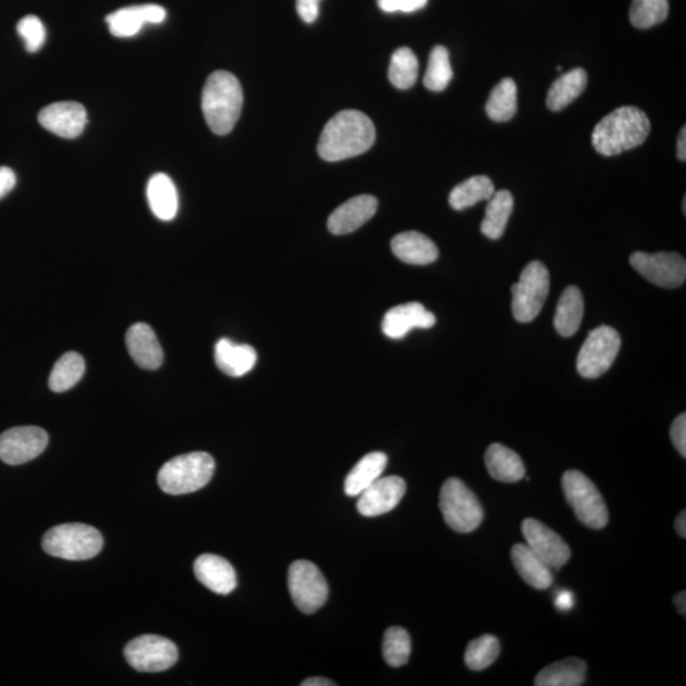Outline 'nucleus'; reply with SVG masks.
<instances>
[{
    "label": "nucleus",
    "mask_w": 686,
    "mask_h": 686,
    "mask_svg": "<svg viewBox=\"0 0 686 686\" xmlns=\"http://www.w3.org/2000/svg\"><path fill=\"white\" fill-rule=\"evenodd\" d=\"M453 79L449 51L444 46L438 45L431 50L429 64L424 78V84L432 92L444 91Z\"/></svg>",
    "instance_id": "c9c22d12"
},
{
    "label": "nucleus",
    "mask_w": 686,
    "mask_h": 686,
    "mask_svg": "<svg viewBox=\"0 0 686 686\" xmlns=\"http://www.w3.org/2000/svg\"><path fill=\"white\" fill-rule=\"evenodd\" d=\"M147 197L150 209L158 219L169 222L176 218L178 211V194L171 177L157 173L150 178L147 186Z\"/></svg>",
    "instance_id": "a878e982"
},
{
    "label": "nucleus",
    "mask_w": 686,
    "mask_h": 686,
    "mask_svg": "<svg viewBox=\"0 0 686 686\" xmlns=\"http://www.w3.org/2000/svg\"><path fill=\"white\" fill-rule=\"evenodd\" d=\"M651 121L645 112L634 106H622L610 112L595 126L592 145L605 157L628 152L646 142Z\"/></svg>",
    "instance_id": "f03ea898"
},
{
    "label": "nucleus",
    "mask_w": 686,
    "mask_h": 686,
    "mask_svg": "<svg viewBox=\"0 0 686 686\" xmlns=\"http://www.w3.org/2000/svg\"><path fill=\"white\" fill-rule=\"evenodd\" d=\"M412 643L410 634L401 627L387 629L383 638V656L387 664L401 667L410 660Z\"/></svg>",
    "instance_id": "58836bf2"
},
{
    "label": "nucleus",
    "mask_w": 686,
    "mask_h": 686,
    "mask_svg": "<svg viewBox=\"0 0 686 686\" xmlns=\"http://www.w3.org/2000/svg\"><path fill=\"white\" fill-rule=\"evenodd\" d=\"M587 665L577 657L554 662L539 671L534 684L537 686H581L585 684Z\"/></svg>",
    "instance_id": "cd10ccee"
},
{
    "label": "nucleus",
    "mask_w": 686,
    "mask_h": 686,
    "mask_svg": "<svg viewBox=\"0 0 686 686\" xmlns=\"http://www.w3.org/2000/svg\"><path fill=\"white\" fill-rule=\"evenodd\" d=\"M675 529H676V533L679 534V537L686 538V511L685 510L681 511L678 518H676Z\"/></svg>",
    "instance_id": "de8ad7c7"
},
{
    "label": "nucleus",
    "mask_w": 686,
    "mask_h": 686,
    "mask_svg": "<svg viewBox=\"0 0 686 686\" xmlns=\"http://www.w3.org/2000/svg\"><path fill=\"white\" fill-rule=\"evenodd\" d=\"M375 126L363 112L345 110L323 129L318 154L323 161L341 162L364 154L375 143Z\"/></svg>",
    "instance_id": "f257e3e1"
},
{
    "label": "nucleus",
    "mask_w": 686,
    "mask_h": 686,
    "mask_svg": "<svg viewBox=\"0 0 686 686\" xmlns=\"http://www.w3.org/2000/svg\"><path fill=\"white\" fill-rule=\"evenodd\" d=\"M215 462L204 451L183 454L163 465L158 473V485L168 495H187L201 490L214 476Z\"/></svg>",
    "instance_id": "20e7f679"
},
{
    "label": "nucleus",
    "mask_w": 686,
    "mask_h": 686,
    "mask_svg": "<svg viewBox=\"0 0 686 686\" xmlns=\"http://www.w3.org/2000/svg\"><path fill=\"white\" fill-rule=\"evenodd\" d=\"M445 523L458 533H472L485 518L481 502L459 478L446 479L440 491Z\"/></svg>",
    "instance_id": "423d86ee"
},
{
    "label": "nucleus",
    "mask_w": 686,
    "mask_h": 686,
    "mask_svg": "<svg viewBox=\"0 0 686 686\" xmlns=\"http://www.w3.org/2000/svg\"><path fill=\"white\" fill-rule=\"evenodd\" d=\"M485 460L488 473L496 481L514 483L525 477V464L520 455L504 445L492 444Z\"/></svg>",
    "instance_id": "393cba45"
},
{
    "label": "nucleus",
    "mask_w": 686,
    "mask_h": 686,
    "mask_svg": "<svg viewBox=\"0 0 686 686\" xmlns=\"http://www.w3.org/2000/svg\"><path fill=\"white\" fill-rule=\"evenodd\" d=\"M102 547L101 533L86 524L54 526L42 539V548L46 553L67 561H86L96 557Z\"/></svg>",
    "instance_id": "39448f33"
},
{
    "label": "nucleus",
    "mask_w": 686,
    "mask_h": 686,
    "mask_svg": "<svg viewBox=\"0 0 686 686\" xmlns=\"http://www.w3.org/2000/svg\"><path fill=\"white\" fill-rule=\"evenodd\" d=\"M288 584L296 608L305 614L316 613L328 599V584L314 563L300 559L289 568Z\"/></svg>",
    "instance_id": "9d476101"
},
{
    "label": "nucleus",
    "mask_w": 686,
    "mask_h": 686,
    "mask_svg": "<svg viewBox=\"0 0 686 686\" xmlns=\"http://www.w3.org/2000/svg\"><path fill=\"white\" fill-rule=\"evenodd\" d=\"M620 343L619 333L612 327L601 326L591 331L577 356V370L582 377L599 378L612 368Z\"/></svg>",
    "instance_id": "1a4fd4ad"
},
{
    "label": "nucleus",
    "mask_w": 686,
    "mask_h": 686,
    "mask_svg": "<svg viewBox=\"0 0 686 686\" xmlns=\"http://www.w3.org/2000/svg\"><path fill=\"white\" fill-rule=\"evenodd\" d=\"M514 210V197L507 190L495 191L488 200L485 219L481 224V232L487 238L496 241L504 236L507 223Z\"/></svg>",
    "instance_id": "c756f323"
},
{
    "label": "nucleus",
    "mask_w": 686,
    "mask_h": 686,
    "mask_svg": "<svg viewBox=\"0 0 686 686\" xmlns=\"http://www.w3.org/2000/svg\"><path fill=\"white\" fill-rule=\"evenodd\" d=\"M126 346L136 365L147 370L161 368L163 350L152 327L145 323H135L126 333Z\"/></svg>",
    "instance_id": "412c9836"
},
{
    "label": "nucleus",
    "mask_w": 686,
    "mask_h": 686,
    "mask_svg": "<svg viewBox=\"0 0 686 686\" xmlns=\"http://www.w3.org/2000/svg\"><path fill=\"white\" fill-rule=\"evenodd\" d=\"M495 194V185L487 176H474L460 183L450 192L449 204L454 210L472 208L478 202L490 200Z\"/></svg>",
    "instance_id": "2f4dec72"
},
{
    "label": "nucleus",
    "mask_w": 686,
    "mask_h": 686,
    "mask_svg": "<svg viewBox=\"0 0 686 686\" xmlns=\"http://www.w3.org/2000/svg\"><path fill=\"white\" fill-rule=\"evenodd\" d=\"M511 558L516 571L526 584L537 590H545L553 584L552 568L540 559L526 544H515Z\"/></svg>",
    "instance_id": "b1692460"
},
{
    "label": "nucleus",
    "mask_w": 686,
    "mask_h": 686,
    "mask_svg": "<svg viewBox=\"0 0 686 686\" xmlns=\"http://www.w3.org/2000/svg\"><path fill=\"white\" fill-rule=\"evenodd\" d=\"M42 128L64 139L83 134L88 124L86 107L78 102H58L42 108L39 114Z\"/></svg>",
    "instance_id": "dca6fc26"
},
{
    "label": "nucleus",
    "mask_w": 686,
    "mask_h": 686,
    "mask_svg": "<svg viewBox=\"0 0 686 686\" xmlns=\"http://www.w3.org/2000/svg\"><path fill=\"white\" fill-rule=\"evenodd\" d=\"M48 444V432L41 427H13L0 435V459L9 465L25 464L44 453Z\"/></svg>",
    "instance_id": "ddd939ff"
},
{
    "label": "nucleus",
    "mask_w": 686,
    "mask_h": 686,
    "mask_svg": "<svg viewBox=\"0 0 686 686\" xmlns=\"http://www.w3.org/2000/svg\"><path fill=\"white\" fill-rule=\"evenodd\" d=\"M584 317V296L576 286H568L559 299L554 327L559 335L571 337L575 335L581 326Z\"/></svg>",
    "instance_id": "c85d7f7f"
},
{
    "label": "nucleus",
    "mask_w": 686,
    "mask_h": 686,
    "mask_svg": "<svg viewBox=\"0 0 686 686\" xmlns=\"http://www.w3.org/2000/svg\"><path fill=\"white\" fill-rule=\"evenodd\" d=\"M388 458L382 451H374L365 455L359 463L351 469L345 479V493L349 497H357L370 485H373L387 467Z\"/></svg>",
    "instance_id": "bb28decb"
},
{
    "label": "nucleus",
    "mask_w": 686,
    "mask_h": 686,
    "mask_svg": "<svg viewBox=\"0 0 686 686\" xmlns=\"http://www.w3.org/2000/svg\"><path fill=\"white\" fill-rule=\"evenodd\" d=\"M563 493L577 519L587 528L603 529L609 521L608 507L598 488L579 471H568L562 478Z\"/></svg>",
    "instance_id": "0eeeda50"
},
{
    "label": "nucleus",
    "mask_w": 686,
    "mask_h": 686,
    "mask_svg": "<svg viewBox=\"0 0 686 686\" xmlns=\"http://www.w3.org/2000/svg\"><path fill=\"white\" fill-rule=\"evenodd\" d=\"M389 81L398 89L415 86L418 78V60L411 49L401 48L393 54L389 65Z\"/></svg>",
    "instance_id": "f704fd0d"
},
{
    "label": "nucleus",
    "mask_w": 686,
    "mask_h": 686,
    "mask_svg": "<svg viewBox=\"0 0 686 686\" xmlns=\"http://www.w3.org/2000/svg\"><path fill=\"white\" fill-rule=\"evenodd\" d=\"M670 438L673 440L676 450L679 451L681 457H686V416L681 413L675 418L670 429Z\"/></svg>",
    "instance_id": "79ce46f5"
},
{
    "label": "nucleus",
    "mask_w": 686,
    "mask_h": 686,
    "mask_svg": "<svg viewBox=\"0 0 686 686\" xmlns=\"http://www.w3.org/2000/svg\"><path fill=\"white\" fill-rule=\"evenodd\" d=\"M321 0H296V11L305 23L316 22Z\"/></svg>",
    "instance_id": "37998d69"
},
{
    "label": "nucleus",
    "mask_w": 686,
    "mask_h": 686,
    "mask_svg": "<svg viewBox=\"0 0 686 686\" xmlns=\"http://www.w3.org/2000/svg\"><path fill=\"white\" fill-rule=\"evenodd\" d=\"M629 262L639 275L665 289H676L686 279L685 258L675 252L633 253Z\"/></svg>",
    "instance_id": "f8f14e48"
},
{
    "label": "nucleus",
    "mask_w": 686,
    "mask_h": 686,
    "mask_svg": "<svg viewBox=\"0 0 686 686\" xmlns=\"http://www.w3.org/2000/svg\"><path fill=\"white\" fill-rule=\"evenodd\" d=\"M518 111V88L516 83L510 78L502 79L495 88L492 89L491 96L488 98L486 112L491 120L497 122L509 121Z\"/></svg>",
    "instance_id": "473e14b6"
},
{
    "label": "nucleus",
    "mask_w": 686,
    "mask_h": 686,
    "mask_svg": "<svg viewBox=\"0 0 686 686\" xmlns=\"http://www.w3.org/2000/svg\"><path fill=\"white\" fill-rule=\"evenodd\" d=\"M86 363L78 352H67L54 365L49 378V387L55 393L72 389L83 378Z\"/></svg>",
    "instance_id": "72a5a7b5"
},
{
    "label": "nucleus",
    "mask_w": 686,
    "mask_h": 686,
    "mask_svg": "<svg viewBox=\"0 0 686 686\" xmlns=\"http://www.w3.org/2000/svg\"><path fill=\"white\" fill-rule=\"evenodd\" d=\"M201 106L210 130L216 135L229 134L242 112L241 83L224 70L211 74L202 91Z\"/></svg>",
    "instance_id": "7ed1b4c3"
},
{
    "label": "nucleus",
    "mask_w": 686,
    "mask_h": 686,
    "mask_svg": "<svg viewBox=\"0 0 686 686\" xmlns=\"http://www.w3.org/2000/svg\"><path fill=\"white\" fill-rule=\"evenodd\" d=\"M166 17V9L162 6L144 4V6L121 8L107 16L106 22L112 35L125 39V37L138 35L145 23L159 25L166 20Z\"/></svg>",
    "instance_id": "6ab92c4d"
},
{
    "label": "nucleus",
    "mask_w": 686,
    "mask_h": 686,
    "mask_svg": "<svg viewBox=\"0 0 686 686\" xmlns=\"http://www.w3.org/2000/svg\"><path fill=\"white\" fill-rule=\"evenodd\" d=\"M394 256L408 265L424 266L438 260L439 249L429 237L415 230L398 234L393 238Z\"/></svg>",
    "instance_id": "4be33fe9"
},
{
    "label": "nucleus",
    "mask_w": 686,
    "mask_h": 686,
    "mask_svg": "<svg viewBox=\"0 0 686 686\" xmlns=\"http://www.w3.org/2000/svg\"><path fill=\"white\" fill-rule=\"evenodd\" d=\"M196 579L219 595H228L237 587V573L227 559L202 554L194 565Z\"/></svg>",
    "instance_id": "aec40b11"
},
{
    "label": "nucleus",
    "mask_w": 686,
    "mask_h": 686,
    "mask_svg": "<svg viewBox=\"0 0 686 686\" xmlns=\"http://www.w3.org/2000/svg\"><path fill=\"white\" fill-rule=\"evenodd\" d=\"M521 530H523L526 545L549 567L559 570L570 561V547L549 526L530 518L523 521Z\"/></svg>",
    "instance_id": "4468645a"
},
{
    "label": "nucleus",
    "mask_w": 686,
    "mask_h": 686,
    "mask_svg": "<svg viewBox=\"0 0 686 686\" xmlns=\"http://www.w3.org/2000/svg\"><path fill=\"white\" fill-rule=\"evenodd\" d=\"M406 493V482L397 476L380 477L361 492L357 500V510L365 518H377L396 509Z\"/></svg>",
    "instance_id": "2eb2a0df"
},
{
    "label": "nucleus",
    "mask_w": 686,
    "mask_h": 686,
    "mask_svg": "<svg viewBox=\"0 0 686 686\" xmlns=\"http://www.w3.org/2000/svg\"><path fill=\"white\" fill-rule=\"evenodd\" d=\"M17 178L11 168L0 167V199L7 196L16 186Z\"/></svg>",
    "instance_id": "c03bdc74"
},
{
    "label": "nucleus",
    "mask_w": 686,
    "mask_h": 686,
    "mask_svg": "<svg viewBox=\"0 0 686 686\" xmlns=\"http://www.w3.org/2000/svg\"><path fill=\"white\" fill-rule=\"evenodd\" d=\"M302 686H335L336 683H333V681L324 679V678H310L307 680H304Z\"/></svg>",
    "instance_id": "09e8293b"
},
{
    "label": "nucleus",
    "mask_w": 686,
    "mask_h": 686,
    "mask_svg": "<svg viewBox=\"0 0 686 686\" xmlns=\"http://www.w3.org/2000/svg\"><path fill=\"white\" fill-rule=\"evenodd\" d=\"M669 16V0H633L629 21L641 30L664 22Z\"/></svg>",
    "instance_id": "4c0bfd02"
},
{
    "label": "nucleus",
    "mask_w": 686,
    "mask_h": 686,
    "mask_svg": "<svg viewBox=\"0 0 686 686\" xmlns=\"http://www.w3.org/2000/svg\"><path fill=\"white\" fill-rule=\"evenodd\" d=\"M685 204H686V200L684 199V201H683V211H684V214H685Z\"/></svg>",
    "instance_id": "3c124183"
},
{
    "label": "nucleus",
    "mask_w": 686,
    "mask_h": 686,
    "mask_svg": "<svg viewBox=\"0 0 686 686\" xmlns=\"http://www.w3.org/2000/svg\"><path fill=\"white\" fill-rule=\"evenodd\" d=\"M674 604L676 606V609H678V612L680 614L685 615V610H686V592L685 591H680L678 594L674 596Z\"/></svg>",
    "instance_id": "8fccbe9b"
},
{
    "label": "nucleus",
    "mask_w": 686,
    "mask_h": 686,
    "mask_svg": "<svg viewBox=\"0 0 686 686\" xmlns=\"http://www.w3.org/2000/svg\"><path fill=\"white\" fill-rule=\"evenodd\" d=\"M378 200L374 196L352 197L337 208L328 219V230L335 236H345L363 227L377 213Z\"/></svg>",
    "instance_id": "a211bd4d"
},
{
    "label": "nucleus",
    "mask_w": 686,
    "mask_h": 686,
    "mask_svg": "<svg viewBox=\"0 0 686 686\" xmlns=\"http://www.w3.org/2000/svg\"><path fill=\"white\" fill-rule=\"evenodd\" d=\"M500 656V642L492 634L473 639L465 651V665L473 671H482L490 667Z\"/></svg>",
    "instance_id": "e433bc0d"
},
{
    "label": "nucleus",
    "mask_w": 686,
    "mask_h": 686,
    "mask_svg": "<svg viewBox=\"0 0 686 686\" xmlns=\"http://www.w3.org/2000/svg\"><path fill=\"white\" fill-rule=\"evenodd\" d=\"M551 288V277L542 262L533 261L521 272L519 283L512 285V314L516 321L529 323L539 316Z\"/></svg>",
    "instance_id": "6e6552de"
},
{
    "label": "nucleus",
    "mask_w": 686,
    "mask_h": 686,
    "mask_svg": "<svg viewBox=\"0 0 686 686\" xmlns=\"http://www.w3.org/2000/svg\"><path fill=\"white\" fill-rule=\"evenodd\" d=\"M18 35L25 41L28 53L35 54L44 46L46 41V30L39 17L30 14L22 18L17 25Z\"/></svg>",
    "instance_id": "ea45409f"
},
{
    "label": "nucleus",
    "mask_w": 686,
    "mask_h": 686,
    "mask_svg": "<svg viewBox=\"0 0 686 686\" xmlns=\"http://www.w3.org/2000/svg\"><path fill=\"white\" fill-rule=\"evenodd\" d=\"M436 318L434 314L429 312L424 305L417 302L397 305V307L388 310L383 319L384 335L392 338V340H401L406 337L408 333L416 328L434 327Z\"/></svg>",
    "instance_id": "f3484780"
},
{
    "label": "nucleus",
    "mask_w": 686,
    "mask_h": 686,
    "mask_svg": "<svg viewBox=\"0 0 686 686\" xmlns=\"http://www.w3.org/2000/svg\"><path fill=\"white\" fill-rule=\"evenodd\" d=\"M678 158L680 159L681 162L686 161V129L685 126H683V129L680 130L679 138H678Z\"/></svg>",
    "instance_id": "49530a36"
},
{
    "label": "nucleus",
    "mask_w": 686,
    "mask_h": 686,
    "mask_svg": "<svg viewBox=\"0 0 686 686\" xmlns=\"http://www.w3.org/2000/svg\"><path fill=\"white\" fill-rule=\"evenodd\" d=\"M556 605L562 612H567V610L572 609L573 606V595L571 591H561L558 592Z\"/></svg>",
    "instance_id": "a18cd8bd"
},
{
    "label": "nucleus",
    "mask_w": 686,
    "mask_h": 686,
    "mask_svg": "<svg viewBox=\"0 0 686 686\" xmlns=\"http://www.w3.org/2000/svg\"><path fill=\"white\" fill-rule=\"evenodd\" d=\"M215 363L229 377H243L255 368L257 352L252 346L222 338L215 345Z\"/></svg>",
    "instance_id": "5701e85b"
},
{
    "label": "nucleus",
    "mask_w": 686,
    "mask_h": 686,
    "mask_svg": "<svg viewBox=\"0 0 686 686\" xmlns=\"http://www.w3.org/2000/svg\"><path fill=\"white\" fill-rule=\"evenodd\" d=\"M587 86V73L584 69L576 68L552 84L548 92L547 106L549 110L561 111L571 105Z\"/></svg>",
    "instance_id": "7c9ffc66"
},
{
    "label": "nucleus",
    "mask_w": 686,
    "mask_h": 686,
    "mask_svg": "<svg viewBox=\"0 0 686 686\" xmlns=\"http://www.w3.org/2000/svg\"><path fill=\"white\" fill-rule=\"evenodd\" d=\"M378 6L385 13H412L426 7L429 0H377Z\"/></svg>",
    "instance_id": "a19ab883"
},
{
    "label": "nucleus",
    "mask_w": 686,
    "mask_h": 686,
    "mask_svg": "<svg viewBox=\"0 0 686 686\" xmlns=\"http://www.w3.org/2000/svg\"><path fill=\"white\" fill-rule=\"evenodd\" d=\"M125 657L129 665L140 673H162L176 664L178 650L175 643L167 638L145 634L128 643Z\"/></svg>",
    "instance_id": "9b49d317"
}]
</instances>
